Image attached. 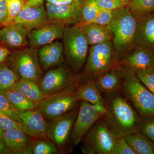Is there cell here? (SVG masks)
Wrapping results in <instances>:
<instances>
[{"label":"cell","mask_w":154,"mask_h":154,"mask_svg":"<svg viewBox=\"0 0 154 154\" xmlns=\"http://www.w3.org/2000/svg\"><path fill=\"white\" fill-rule=\"evenodd\" d=\"M108 96L104 117L116 138L139 131L141 117L136 110L118 93Z\"/></svg>","instance_id":"1"},{"label":"cell","mask_w":154,"mask_h":154,"mask_svg":"<svg viewBox=\"0 0 154 154\" xmlns=\"http://www.w3.org/2000/svg\"><path fill=\"white\" fill-rule=\"evenodd\" d=\"M139 20L129 8L114 10L106 26L112 34L113 45L119 60L136 43Z\"/></svg>","instance_id":"2"},{"label":"cell","mask_w":154,"mask_h":154,"mask_svg":"<svg viewBox=\"0 0 154 154\" xmlns=\"http://www.w3.org/2000/svg\"><path fill=\"white\" fill-rule=\"evenodd\" d=\"M122 88L128 99L140 116H154V95L139 79L132 69L121 66Z\"/></svg>","instance_id":"3"},{"label":"cell","mask_w":154,"mask_h":154,"mask_svg":"<svg viewBox=\"0 0 154 154\" xmlns=\"http://www.w3.org/2000/svg\"><path fill=\"white\" fill-rule=\"evenodd\" d=\"M79 87L73 83L63 90L46 96L37 103L38 108L49 120L71 111L80 101L78 94Z\"/></svg>","instance_id":"4"},{"label":"cell","mask_w":154,"mask_h":154,"mask_svg":"<svg viewBox=\"0 0 154 154\" xmlns=\"http://www.w3.org/2000/svg\"><path fill=\"white\" fill-rule=\"evenodd\" d=\"M84 138L81 149L85 154H111L116 139L104 116L95 122Z\"/></svg>","instance_id":"5"},{"label":"cell","mask_w":154,"mask_h":154,"mask_svg":"<svg viewBox=\"0 0 154 154\" xmlns=\"http://www.w3.org/2000/svg\"><path fill=\"white\" fill-rule=\"evenodd\" d=\"M64 54L70 66L75 70L79 69L85 62L88 55V40L79 24L66 28L63 35Z\"/></svg>","instance_id":"6"},{"label":"cell","mask_w":154,"mask_h":154,"mask_svg":"<svg viewBox=\"0 0 154 154\" xmlns=\"http://www.w3.org/2000/svg\"><path fill=\"white\" fill-rule=\"evenodd\" d=\"M7 65L20 78L39 83L42 71L38 54L34 48H26L11 53Z\"/></svg>","instance_id":"7"},{"label":"cell","mask_w":154,"mask_h":154,"mask_svg":"<svg viewBox=\"0 0 154 154\" xmlns=\"http://www.w3.org/2000/svg\"><path fill=\"white\" fill-rule=\"evenodd\" d=\"M111 41L92 45L86 67L88 75L94 77L109 70L120 67Z\"/></svg>","instance_id":"8"},{"label":"cell","mask_w":154,"mask_h":154,"mask_svg":"<svg viewBox=\"0 0 154 154\" xmlns=\"http://www.w3.org/2000/svg\"><path fill=\"white\" fill-rule=\"evenodd\" d=\"M81 101L72 131L71 140L75 145L81 142L97 120L105 116L95 110L92 104L86 101Z\"/></svg>","instance_id":"9"},{"label":"cell","mask_w":154,"mask_h":154,"mask_svg":"<svg viewBox=\"0 0 154 154\" xmlns=\"http://www.w3.org/2000/svg\"><path fill=\"white\" fill-rule=\"evenodd\" d=\"M78 112L72 110L50 120L48 123L47 138L60 148L66 143L72 129Z\"/></svg>","instance_id":"10"},{"label":"cell","mask_w":154,"mask_h":154,"mask_svg":"<svg viewBox=\"0 0 154 154\" xmlns=\"http://www.w3.org/2000/svg\"><path fill=\"white\" fill-rule=\"evenodd\" d=\"M73 83L68 69L62 66L48 71L38 85L42 93L47 96L63 90Z\"/></svg>","instance_id":"11"},{"label":"cell","mask_w":154,"mask_h":154,"mask_svg":"<svg viewBox=\"0 0 154 154\" xmlns=\"http://www.w3.org/2000/svg\"><path fill=\"white\" fill-rule=\"evenodd\" d=\"M22 124L32 137L48 138V123L47 119L38 108L33 110L17 111Z\"/></svg>","instance_id":"12"},{"label":"cell","mask_w":154,"mask_h":154,"mask_svg":"<svg viewBox=\"0 0 154 154\" xmlns=\"http://www.w3.org/2000/svg\"><path fill=\"white\" fill-rule=\"evenodd\" d=\"M66 28L64 24L49 22L28 33V42L32 47L44 46L50 44L63 36Z\"/></svg>","instance_id":"13"},{"label":"cell","mask_w":154,"mask_h":154,"mask_svg":"<svg viewBox=\"0 0 154 154\" xmlns=\"http://www.w3.org/2000/svg\"><path fill=\"white\" fill-rule=\"evenodd\" d=\"M82 2L74 0L72 2L62 5L46 3L45 11L49 22L64 24L80 21Z\"/></svg>","instance_id":"14"},{"label":"cell","mask_w":154,"mask_h":154,"mask_svg":"<svg viewBox=\"0 0 154 154\" xmlns=\"http://www.w3.org/2000/svg\"><path fill=\"white\" fill-rule=\"evenodd\" d=\"M49 22L46 11L42 5L35 6L25 5L22 11L14 18L13 23L21 24L30 30Z\"/></svg>","instance_id":"15"},{"label":"cell","mask_w":154,"mask_h":154,"mask_svg":"<svg viewBox=\"0 0 154 154\" xmlns=\"http://www.w3.org/2000/svg\"><path fill=\"white\" fill-rule=\"evenodd\" d=\"M28 30L19 24H11L0 29V43L7 47L22 48L28 43Z\"/></svg>","instance_id":"16"},{"label":"cell","mask_w":154,"mask_h":154,"mask_svg":"<svg viewBox=\"0 0 154 154\" xmlns=\"http://www.w3.org/2000/svg\"><path fill=\"white\" fill-rule=\"evenodd\" d=\"M3 143L12 153L32 154V142L27 134L17 129L5 131L3 133Z\"/></svg>","instance_id":"17"},{"label":"cell","mask_w":154,"mask_h":154,"mask_svg":"<svg viewBox=\"0 0 154 154\" xmlns=\"http://www.w3.org/2000/svg\"><path fill=\"white\" fill-rule=\"evenodd\" d=\"M94 78L96 85L102 94L109 96L122 90V78L121 66L99 74Z\"/></svg>","instance_id":"18"},{"label":"cell","mask_w":154,"mask_h":154,"mask_svg":"<svg viewBox=\"0 0 154 154\" xmlns=\"http://www.w3.org/2000/svg\"><path fill=\"white\" fill-rule=\"evenodd\" d=\"M151 48H138L125 56L122 65L128 67L134 71L143 70L154 66V51Z\"/></svg>","instance_id":"19"},{"label":"cell","mask_w":154,"mask_h":154,"mask_svg":"<svg viewBox=\"0 0 154 154\" xmlns=\"http://www.w3.org/2000/svg\"><path fill=\"white\" fill-rule=\"evenodd\" d=\"M63 44L56 41L42 46L38 52L39 62L44 69L61 63L63 61Z\"/></svg>","instance_id":"20"},{"label":"cell","mask_w":154,"mask_h":154,"mask_svg":"<svg viewBox=\"0 0 154 154\" xmlns=\"http://www.w3.org/2000/svg\"><path fill=\"white\" fill-rule=\"evenodd\" d=\"M90 45L100 44L106 42L111 41L112 34L106 25L91 23L80 24Z\"/></svg>","instance_id":"21"},{"label":"cell","mask_w":154,"mask_h":154,"mask_svg":"<svg viewBox=\"0 0 154 154\" xmlns=\"http://www.w3.org/2000/svg\"><path fill=\"white\" fill-rule=\"evenodd\" d=\"M136 43L142 47L154 48V13L139 20Z\"/></svg>","instance_id":"22"},{"label":"cell","mask_w":154,"mask_h":154,"mask_svg":"<svg viewBox=\"0 0 154 154\" xmlns=\"http://www.w3.org/2000/svg\"><path fill=\"white\" fill-rule=\"evenodd\" d=\"M124 137L136 154H154V142L139 131Z\"/></svg>","instance_id":"23"},{"label":"cell","mask_w":154,"mask_h":154,"mask_svg":"<svg viewBox=\"0 0 154 154\" xmlns=\"http://www.w3.org/2000/svg\"><path fill=\"white\" fill-rule=\"evenodd\" d=\"M4 94L14 108L17 111L33 110L38 107L33 102L20 91L13 88L0 91Z\"/></svg>","instance_id":"24"},{"label":"cell","mask_w":154,"mask_h":154,"mask_svg":"<svg viewBox=\"0 0 154 154\" xmlns=\"http://www.w3.org/2000/svg\"><path fill=\"white\" fill-rule=\"evenodd\" d=\"M11 88L20 91L37 104L46 97L42 92L38 83L31 80L20 78Z\"/></svg>","instance_id":"25"},{"label":"cell","mask_w":154,"mask_h":154,"mask_svg":"<svg viewBox=\"0 0 154 154\" xmlns=\"http://www.w3.org/2000/svg\"><path fill=\"white\" fill-rule=\"evenodd\" d=\"M78 94L80 101H86L92 105L105 102L94 78H90L84 85L79 87Z\"/></svg>","instance_id":"26"},{"label":"cell","mask_w":154,"mask_h":154,"mask_svg":"<svg viewBox=\"0 0 154 154\" xmlns=\"http://www.w3.org/2000/svg\"><path fill=\"white\" fill-rule=\"evenodd\" d=\"M129 9L139 20L154 13V0H130Z\"/></svg>","instance_id":"27"},{"label":"cell","mask_w":154,"mask_h":154,"mask_svg":"<svg viewBox=\"0 0 154 154\" xmlns=\"http://www.w3.org/2000/svg\"><path fill=\"white\" fill-rule=\"evenodd\" d=\"M99 9L96 0H84L81 5L79 24H90L96 18Z\"/></svg>","instance_id":"28"},{"label":"cell","mask_w":154,"mask_h":154,"mask_svg":"<svg viewBox=\"0 0 154 154\" xmlns=\"http://www.w3.org/2000/svg\"><path fill=\"white\" fill-rule=\"evenodd\" d=\"M20 79L19 75L7 64H0V91L12 88Z\"/></svg>","instance_id":"29"},{"label":"cell","mask_w":154,"mask_h":154,"mask_svg":"<svg viewBox=\"0 0 154 154\" xmlns=\"http://www.w3.org/2000/svg\"><path fill=\"white\" fill-rule=\"evenodd\" d=\"M32 154H57L59 153L57 146L51 140H41L32 142Z\"/></svg>","instance_id":"30"},{"label":"cell","mask_w":154,"mask_h":154,"mask_svg":"<svg viewBox=\"0 0 154 154\" xmlns=\"http://www.w3.org/2000/svg\"><path fill=\"white\" fill-rule=\"evenodd\" d=\"M134 71L139 79L154 95V66Z\"/></svg>","instance_id":"31"},{"label":"cell","mask_w":154,"mask_h":154,"mask_svg":"<svg viewBox=\"0 0 154 154\" xmlns=\"http://www.w3.org/2000/svg\"><path fill=\"white\" fill-rule=\"evenodd\" d=\"M7 3L8 17L5 25H11L25 5V0H5Z\"/></svg>","instance_id":"32"},{"label":"cell","mask_w":154,"mask_h":154,"mask_svg":"<svg viewBox=\"0 0 154 154\" xmlns=\"http://www.w3.org/2000/svg\"><path fill=\"white\" fill-rule=\"evenodd\" d=\"M140 117L139 131L154 142V116Z\"/></svg>","instance_id":"33"},{"label":"cell","mask_w":154,"mask_h":154,"mask_svg":"<svg viewBox=\"0 0 154 154\" xmlns=\"http://www.w3.org/2000/svg\"><path fill=\"white\" fill-rule=\"evenodd\" d=\"M0 110L12 119L22 124L21 119L16 110L4 94L0 92Z\"/></svg>","instance_id":"34"},{"label":"cell","mask_w":154,"mask_h":154,"mask_svg":"<svg viewBox=\"0 0 154 154\" xmlns=\"http://www.w3.org/2000/svg\"><path fill=\"white\" fill-rule=\"evenodd\" d=\"M0 126L3 130L17 129L22 131L28 135V131L22 124L12 119L5 113L0 110Z\"/></svg>","instance_id":"35"},{"label":"cell","mask_w":154,"mask_h":154,"mask_svg":"<svg viewBox=\"0 0 154 154\" xmlns=\"http://www.w3.org/2000/svg\"><path fill=\"white\" fill-rule=\"evenodd\" d=\"M111 154H136L124 137L116 138Z\"/></svg>","instance_id":"36"},{"label":"cell","mask_w":154,"mask_h":154,"mask_svg":"<svg viewBox=\"0 0 154 154\" xmlns=\"http://www.w3.org/2000/svg\"><path fill=\"white\" fill-rule=\"evenodd\" d=\"M113 11L100 8L95 19L90 23L107 25L111 20Z\"/></svg>","instance_id":"37"},{"label":"cell","mask_w":154,"mask_h":154,"mask_svg":"<svg viewBox=\"0 0 154 154\" xmlns=\"http://www.w3.org/2000/svg\"><path fill=\"white\" fill-rule=\"evenodd\" d=\"M96 2L99 8L112 11L124 6L119 0H96Z\"/></svg>","instance_id":"38"},{"label":"cell","mask_w":154,"mask_h":154,"mask_svg":"<svg viewBox=\"0 0 154 154\" xmlns=\"http://www.w3.org/2000/svg\"><path fill=\"white\" fill-rule=\"evenodd\" d=\"M8 17V8L6 1L0 0V27L5 26Z\"/></svg>","instance_id":"39"},{"label":"cell","mask_w":154,"mask_h":154,"mask_svg":"<svg viewBox=\"0 0 154 154\" xmlns=\"http://www.w3.org/2000/svg\"><path fill=\"white\" fill-rule=\"evenodd\" d=\"M11 51L4 44H0V64L4 63L11 53Z\"/></svg>","instance_id":"40"},{"label":"cell","mask_w":154,"mask_h":154,"mask_svg":"<svg viewBox=\"0 0 154 154\" xmlns=\"http://www.w3.org/2000/svg\"><path fill=\"white\" fill-rule=\"evenodd\" d=\"M48 2L55 5H62L71 3L74 0H46Z\"/></svg>","instance_id":"41"},{"label":"cell","mask_w":154,"mask_h":154,"mask_svg":"<svg viewBox=\"0 0 154 154\" xmlns=\"http://www.w3.org/2000/svg\"><path fill=\"white\" fill-rule=\"evenodd\" d=\"M25 5L30 6L41 5L44 0H25Z\"/></svg>","instance_id":"42"},{"label":"cell","mask_w":154,"mask_h":154,"mask_svg":"<svg viewBox=\"0 0 154 154\" xmlns=\"http://www.w3.org/2000/svg\"><path fill=\"white\" fill-rule=\"evenodd\" d=\"M12 154L11 151L3 143L0 141V154Z\"/></svg>","instance_id":"43"},{"label":"cell","mask_w":154,"mask_h":154,"mask_svg":"<svg viewBox=\"0 0 154 154\" xmlns=\"http://www.w3.org/2000/svg\"><path fill=\"white\" fill-rule=\"evenodd\" d=\"M4 131L3 130L2 128H1V127L0 126V141L2 142L3 143V140H2V137H3V133H4Z\"/></svg>","instance_id":"44"},{"label":"cell","mask_w":154,"mask_h":154,"mask_svg":"<svg viewBox=\"0 0 154 154\" xmlns=\"http://www.w3.org/2000/svg\"><path fill=\"white\" fill-rule=\"evenodd\" d=\"M119 1H120L124 5H125L127 4H129L130 0H119Z\"/></svg>","instance_id":"45"},{"label":"cell","mask_w":154,"mask_h":154,"mask_svg":"<svg viewBox=\"0 0 154 154\" xmlns=\"http://www.w3.org/2000/svg\"><path fill=\"white\" fill-rule=\"evenodd\" d=\"M79 1H80V2H82V1H83V0H79Z\"/></svg>","instance_id":"46"}]
</instances>
